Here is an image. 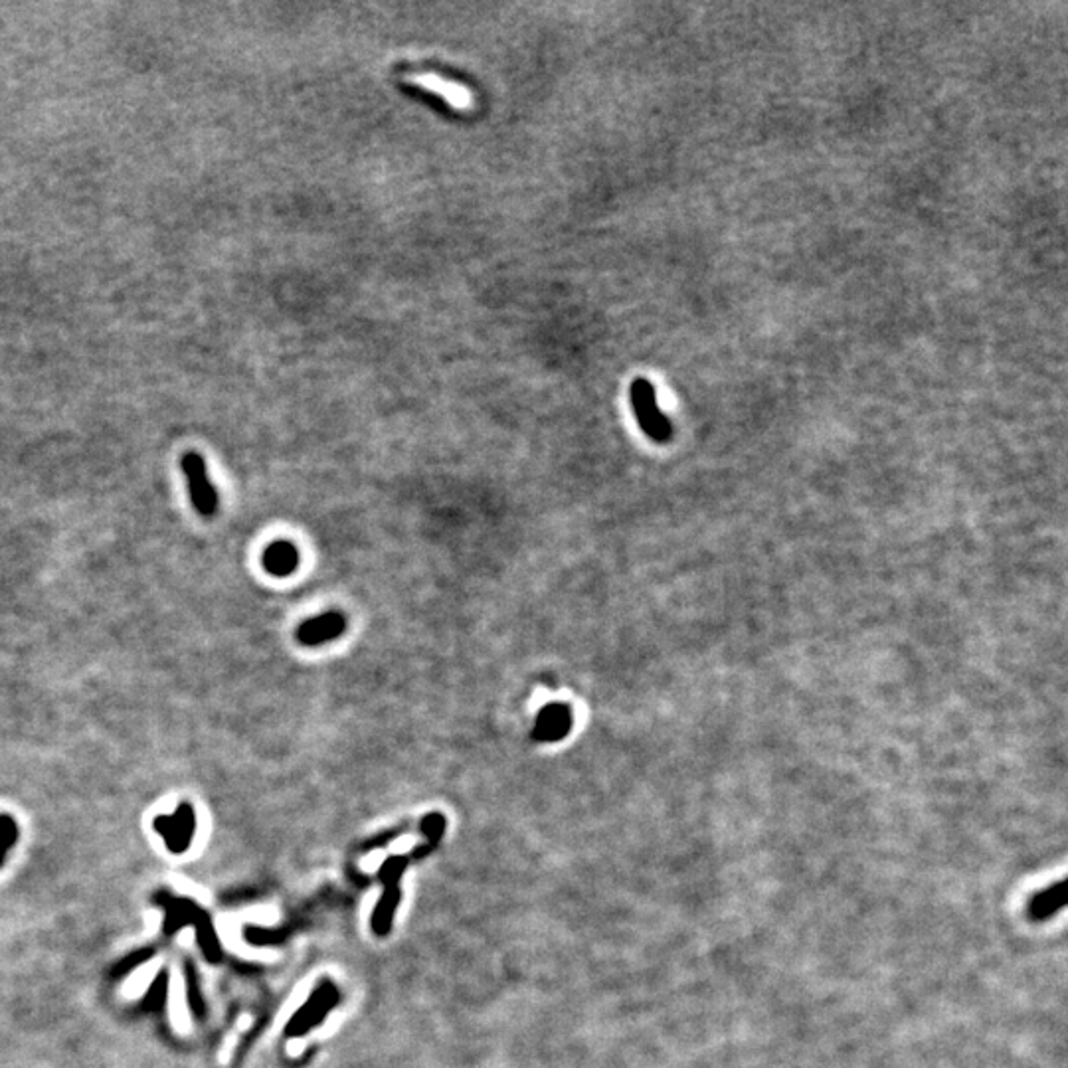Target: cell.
Listing matches in <instances>:
<instances>
[{"mask_svg": "<svg viewBox=\"0 0 1068 1068\" xmlns=\"http://www.w3.org/2000/svg\"><path fill=\"white\" fill-rule=\"evenodd\" d=\"M180 469H182V473L186 477L190 501H192V507L196 509V513L200 517H204V519L214 517L218 513L220 499H218L216 487L212 485V481L208 477V469H206L204 457L200 453H196V451H186L180 457Z\"/></svg>", "mask_w": 1068, "mask_h": 1068, "instance_id": "cell-1", "label": "cell"}, {"mask_svg": "<svg viewBox=\"0 0 1068 1068\" xmlns=\"http://www.w3.org/2000/svg\"><path fill=\"white\" fill-rule=\"evenodd\" d=\"M631 404H633V410H635L637 424H639L641 432L647 438H651L657 444H665V442L671 440L673 428H671L669 420L661 414L655 390L645 378H639V380L633 382V386H631Z\"/></svg>", "mask_w": 1068, "mask_h": 1068, "instance_id": "cell-2", "label": "cell"}, {"mask_svg": "<svg viewBox=\"0 0 1068 1068\" xmlns=\"http://www.w3.org/2000/svg\"><path fill=\"white\" fill-rule=\"evenodd\" d=\"M169 902H161L167 910V920L169 924L165 926L169 932H175L180 926H188V924H194L198 928V934H200V944L206 952V956L210 960L218 958V942H216V936H214V930L208 922V918L202 914L200 908H196L190 900H171V896H167Z\"/></svg>", "mask_w": 1068, "mask_h": 1068, "instance_id": "cell-3", "label": "cell"}, {"mask_svg": "<svg viewBox=\"0 0 1068 1068\" xmlns=\"http://www.w3.org/2000/svg\"><path fill=\"white\" fill-rule=\"evenodd\" d=\"M155 831L165 839L171 853H184L190 847L194 829H196V817L190 803H180L173 815H159L153 823Z\"/></svg>", "mask_w": 1068, "mask_h": 1068, "instance_id": "cell-4", "label": "cell"}, {"mask_svg": "<svg viewBox=\"0 0 1068 1068\" xmlns=\"http://www.w3.org/2000/svg\"><path fill=\"white\" fill-rule=\"evenodd\" d=\"M572 724H574V716H572V709L568 705H564V703L546 705L536 714L531 738H533L534 742H540V744L560 742L570 734Z\"/></svg>", "mask_w": 1068, "mask_h": 1068, "instance_id": "cell-5", "label": "cell"}, {"mask_svg": "<svg viewBox=\"0 0 1068 1068\" xmlns=\"http://www.w3.org/2000/svg\"><path fill=\"white\" fill-rule=\"evenodd\" d=\"M347 616L341 612H325L297 627V641L305 647H319L345 635Z\"/></svg>", "mask_w": 1068, "mask_h": 1068, "instance_id": "cell-6", "label": "cell"}, {"mask_svg": "<svg viewBox=\"0 0 1068 1068\" xmlns=\"http://www.w3.org/2000/svg\"><path fill=\"white\" fill-rule=\"evenodd\" d=\"M264 568L275 578H289L299 568V550L289 540H275L264 550Z\"/></svg>", "mask_w": 1068, "mask_h": 1068, "instance_id": "cell-7", "label": "cell"}, {"mask_svg": "<svg viewBox=\"0 0 1068 1068\" xmlns=\"http://www.w3.org/2000/svg\"><path fill=\"white\" fill-rule=\"evenodd\" d=\"M412 82L422 86V88L440 93L451 105H455L459 109H465V107L471 105V97H469V93L465 89H461L455 84H447L438 76H418V78H412Z\"/></svg>", "mask_w": 1068, "mask_h": 1068, "instance_id": "cell-8", "label": "cell"}, {"mask_svg": "<svg viewBox=\"0 0 1068 1068\" xmlns=\"http://www.w3.org/2000/svg\"><path fill=\"white\" fill-rule=\"evenodd\" d=\"M16 839H18V825L14 817L0 813V867L6 859V853L14 847Z\"/></svg>", "mask_w": 1068, "mask_h": 1068, "instance_id": "cell-9", "label": "cell"}]
</instances>
